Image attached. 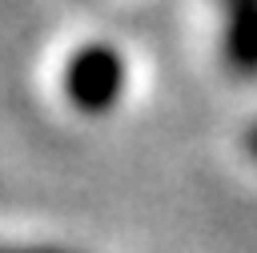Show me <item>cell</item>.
<instances>
[{"label": "cell", "instance_id": "6da1fadb", "mask_svg": "<svg viewBox=\"0 0 257 253\" xmlns=\"http://www.w3.org/2000/svg\"><path fill=\"white\" fill-rule=\"evenodd\" d=\"M124 92V60L112 44H84L64 68V96L80 112H108Z\"/></svg>", "mask_w": 257, "mask_h": 253}, {"label": "cell", "instance_id": "7a4b0ae2", "mask_svg": "<svg viewBox=\"0 0 257 253\" xmlns=\"http://www.w3.org/2000/svg\"><path fill=\"white\" fill-rule=\"evenodd\" d=\"M225 52L237 68H257V0H225Z\"/></svg>", "mask_w": 257, "mask_h": 253}, {"label": "cell", "instance_id": "3957f363", "mask_svg": "<svg viewBox=\"0 0 257 253\" xmlns=\"http://www.w3.org/2000/svg\"><path fill=\"white\" fill-rule=\"evenodd\" d=\"M249 153H253V157H257V124H253V129H249Z\"/></svg>", "mask_w": 257, "mask_h": 253}, {"label": "cell", "instance_id": "277c9868", "mask_svg": "<svg viewBox=\"0 0 257 253\" xmlns=\"http://www.w3.org/2000/svg\"><path fill=\"white\" fill-rule=\"evenodd\" d=\"M24 253H56V249H24Z\"/></svg>", "mask_w": 257, "mask_h": 253}]
</instances>
